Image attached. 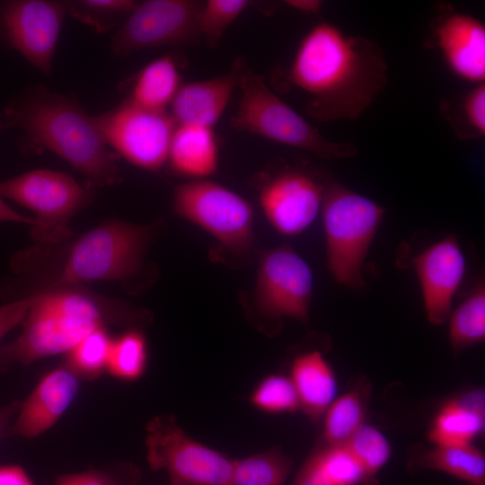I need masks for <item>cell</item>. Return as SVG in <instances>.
<instances>
[{"instance_id":"33","label":"cell","mask_w":485,"mask_h":485,"mask_svg":"<svg viewBox=\"0 0 485 485\" xmlns=\"http://www.w3.org/2000/svg\"><path fill=\"white\" fill-rule=\"evenodd\" d=\"M250 400L257 409L266 412H293L300 408L291 379L278 375L262 379L251 392Z\"/></svg>"},{"instance_id":"5","label":"cell","mask_w":485,"mask_h":485,"mask_svg":"<svg viewBox=\"0 0 485 485\" xmlns=\"http://www.w3.org/2000/svg\"><path fill=\"white\" fill-rule=\"evenodd\" d=\"M240 99L231 126L269 141L312 154L322 159L353 157L357 148L349 142L325 137L315 127L269 88L263 75L244 66Z\"/></svg>"},{"instance_id":"25","label":"cell","mask_w":485,"mask_h":485,"mask_svg":"<svg viewBox=\"0 0 485 485\" xmlns=\"http://www.w3.org/2000/svg\"><path fill=\"white\" fill-rule=\"evenodd\" d=\"M449 339L455 352L485 339V286L480 280L448 317Z\"/></svg>"},{"instance_id":"9","label":"cell","mask_w":485,"mask_h":485,"mask_svg":"<svg viewBox=\"0 0 485 485\" xmlns=\"http://www.w3.org/2000/svg\"><path fill=\"white\" fill-rule=\"evenodd\" d=\"M146 459L163 470L170 485H226L233 460L190 437L172 416H157L146 426Z\"/></svg>"},{"instance_id":"17","label":"cell","mask_w":485,"mask_h":485,"mask_svg":"<svg viewBox=\"0 0 485 485\" xmlns=\"http://www.w3.org/2000/svg\"><path fill=\"white\" fill-rule=\"evenodd\" d=\"M79 378L66 364L46 375L21 402L8 437L32 438L55 425L76 397Z\"/></svg>"},{"instance_id":"41","label":"cell","mask_w":485,"mask_h":485,"mask_svg":"<svg viewBox=\"0 0 485 485\" xmlns=\"http://www.w3.org/2000/svg\"><path fill=\"white\" fill-rule=\"evenodd\" d=\"M284 3L289 8L306 14H318L322 6L320 0H287Z\"/></svg>"},{"instance_id":"8","label":"cell","mask_w":485,"mask_h":485,"mask_svg":"<svg viewBox=\"0 0 485 485\" xmlns=\"http://www.w3.org/2000/svg\"><path fill=\"white\" fill-rule=\"evenodd\" d=\"M175 214L211 234L229 251L242 256L254 245L253 209L238 193L209 180H193L173 190Z\"/></svg>"},{"instance_id":"32","label":"cell","mask_w":485,"mask_h":485,"mask_svg":"<svg viewBox=\"0 0 485 485\" xmlns=\"http://www.w3.org/2000/svg\"><path fill=\"white\" fill-rule=\"evenodd\" d=\"M313 454L331 485H358L363 482V471L345 445H319Z\"/></svg>"},{"instance_id":"19","label":"cell","mask_w":485,"mask_h":485,"mask_svg":"<svg viewBox=\"0 0 485 485\" xmlns=\"http://www.w3.org/2000/svg\"><path fill=\"white\" fill-rule=\"evenodd\" d=\"M167 163L174 172L191 181L213 175L219 163V146L214 128L177 125Z\"/></svg>"},{"instance_id":"21","label":"cell","mask_w":485,"mask_h":485,"mask_svg":"<svg viewBox=\"0 0 485 485\" xmlns=\"http://www.w3.org/2000/svg\"><path fill=\"white\" fill-rule=\"evenodd\" d=\"M483 401L471 394L446 402L434 419L428 437L436 445H470L483 429Z\"/></svg>"},{"instance_id":"1","label":"cell","mask_w":485,"mask_h":485,"mask_svg":"<svg viewBox=\"0 0 485 485\" xmlns=\"http://www.w3.org/2000/svg\"><path fill=\"white\" fill-rule=\"evenodd\" d=\"M387 68L375 41L322 22L302 38L287 77L304 97L309 117L320 122L352 120L384 89Z\"/></svg>"},{"instance_id":"2","label":"cell","mask_w":485,"mask_h":485,"mask_svg":"<svg viewBox=\"0 0 485 485\" xmlns=\"http://www.w3.org/2000/svg\"><path fill=\"white\" fill-rule=\"evenodd\" d=\"M150 321L147 310L78 286H53L35 294L21 334L0 347V371L67 353L87 334L107 324L131 329Z\"/></svg>"},{"instance_id":"37","label":"cell","mask_w":485,"mask_h":485,"mask_svg":"<svg viewBox=\"0 0 485 485\" xmlns=\"http://www.w3.org/2000/svg\"><path fill=\"white\" fill-rule=\"evenodd\" d=\"M292 485H331L320 469L313 452L300 468Z\"/></svg>"},{"instance_id":"4","label":"cell","mask_w":485,"mask_h":485,"mask_svg":"<svg viewBox=\"0 0 485 485\" xmlns=\"http://www.w3.org/2000/svg\"><path fill=\"white\" fill-rule=\"evenodd\" d=\"M321 212L331 274L339 284L361 289L365 260L385 208L337 181L326 179Z\"/></svg>"},{"instance_id":"7","label":"cell","mask_w":485,"mask_h":485,"mask_svg":"<svg viewBox=\"0 0 485 485\" xmlns=\"http://www.w3.org/2000/svg\"><path fill=\"white\" fill-rule=\"evenodd\" d=\"M0 195L31 210L32 239L53 245L69 240L71 217L86 206L92 194L70 175L50 169H36L0 182Z\"/></svg>"},{"instance_id":"6","label":"cell","mask_w":485,"mask_h":485,"mask_svg":"<svg viewBox=\"0 0 485 485\" xmlns=\"http://www.w3.org/2000/svg\"><path fill=\"white\" fill-rule=\"evenodd\" d=\"M157 224L106 221L70 247L54 286H78L99 280H126L137 275Z\"/></svg>"},{"instance_id":"29","label":"cell","mask_w":485,"mask_h":485,"mask_svg":"<svg viewBox=\"0 0 485 485\" xmlns=\"http://www.w3.org/2000/svg\"><path fill=\"white\" fill-rule=\"evenodd\" d=\"M344 445L363 471V485H375V474L391 455V446L386 437L375 428L364 424Z\"/></svg>"},{"instance_id":"22","label":"cell","mask_w":485,"mask_h":485,"mask_svg":"<svg viewBox=\"0 0 485 485\" xmlns=\"http://www.w3.org/2000/svg\"><path fill=\"white\" fill-rule=\"evenodd\" d=\"M181 84L176 60L169 55L163 56L137 74L128 100L147 110L167 111Z\"/></svg>"},{"instance_id":"20","label":"cell","mask_w":485,"mask_h":485,"mask_svg":"<svg viewBox=\"0 0 485 485\" xmlns=\"http://www.w3.org/2000/svg\"><path fill=\"white\" fill-rule=\"evenodd\" d=\"M300 408L313 420L319 419L334 401L337 391L333 371L322 355L313 350L293 362L290 377Z\"/></svg>"},{"instance_id":"14","label":"cell","mask_w":485,"mask_h":485,"mask_svg":"<svg viewBox=\"0 0 485 485\" xmlns=\"http://www.w3.org/2000/svg\"><path fill=\"white\" fill-rule=\"evenodd\" d=\"M325 182L295 168H286L266 181L259 199L273 228L286 236L307 229L321 211Z\"/></svg>"},{"instance_id":"10","label":"cell","mask_w":485,"mask_h":485,"mask_svg":"<svg viewBox=\"0 0 485 485\" xmlns=\"http://www.w3.org/2000/svg\"><path fill=\"white\" fill-rule=\"evenodd\" d=\"M93 119L108 147L130 163L157 172L167 163L177 126L170 112L147 110L127 99Z\"/></svg>"},{"instance_id":"30","label":"cell","mask_w":485,"mask_h":485,"mask_svg":"<svg viewBox=\"0 0 485 485\" xmlns=\"http://www.w3.org/2000/svg\"><path fill=\"white\" fill-rule=\"evenodd\" d=\"M68 13L96 32H106L120 26L137 5L132 0L68 1Z\"/></svg>"},{"instance_id":"42","label":"cell","mask_w":485,"mask_h":485,"mask_svg":"<svg viewBox=\"0 0 485 485\" xmlns=\"http://www.w3.org/2000/svg\"><path fill=\"white\" fill-rule=\"evenodd\" d=\"M6 127H5V123H4V116H3V113L0 112V132L4 129H5Z\"/></svg>"},{"instance_id":"39","label":"cell","mask_w":485,"mask_h":485,"mask_svg":"<svg viewBox=\"0 0 485 485\" xmlns=\"http://www.w3.org/2000/svg\"><path fill=\"white\" fill-rule=\"evenodd\" d=\"M20 401H13L0 407V441L8 437V430L21 406Z\"/></svg>"},{"instance_id":"36","label":"cell","mask_w":485,"mask_h":485,"mask_svg":"<svg viewBox=\"0 0 485 485\" xmlns=\"http://www.w3.org/2000/svg\"><path fill=\"white\" fill-rule=\"evenodd\" d=\"M34 299L35 295L0 306V341L10 331L22 323Z\"/></svg>"},{"instance_id":"11","label":"cell","mask_w":485,"mask_h":485,"mask_svg":"<svg viewBox=\"0 0 485 485\" xmlns=\"http://www.w3.org/2000/svg\"><path fill=\"white\" fill-rule=\"evenodd\" d=\"M204 1L147 0L138 3L111 39L114 54L198 44Z\"/></svg>"},{"instance_id":"18","label":"cell","mask_w":485,"mask_h":485,"mask_svg":"<svg viewBox=\"0 0 485 485\" xmlns=\"http://www.w3.org/2000/svg\"><path fill=\"white\" fill-rule=\"evenodd\" d=\"M245 66L243 58L238 57L223 75L182 83L170 105L176 124L214 128L239 88Z\"/></svg>"},{"instance_id":"12","label":"cell","mask_w":485,"mask_h":485,"mask_svg":"<svg viewBox=\"0 0 485 485\" xmlns=\"http://www.w3.org/2000/svg\"><path fill=\"white\" fill-rule=\"evenodd\" d=\"M313 290L311 268L292 247L282 244L260 251L254 304L262 315L307 323Z\"/></svg>"},{"instance_id":"28","label":"cell","mask_w":485,"mask_h":485,"mask_svg":"<svg viewBox=\"0 0 485 485\" xmlns=\"http://www.w3.org/2000/svg\"><path fill=\"white\" fill-rule=\"evenodd\" d=\"M112 342L106 327L98 328L66 353V365L79 377L96 379L107 370Z\"/></svg>"},{"instance_id":"26","label":"cell","mask_w":485,"mask_h":485,"mask_svg":"<svg viewBox=\"0 0 485 485\" xmlns=\"http://www.w3.org/2000/svg\"><path fill=\"white\" fill-rule=\"evenodd\" d=\"M291 463L278 448H270L234 461L226 485H284Z\"/></svg>"},{"instance_id":"35","label":"cell","mask_w":485,"mask_h":485,"mask_svg":"<svg viewBox=\"0 0 485 485\" xmlns=\"http://www.w3.org/2000/svg\"><path fill=\"white\" fill-rule=\"evenodd\" d=\"M461 117L471 137L485 135V84H475L462 100Z\"/></svg>"},{"instance_id":"27","label":"cell","mask_w":485,"mask_h":485,"mask_svg":"<svg viewBox=\"0 0 485 485\" xmlns=\"http://www.w3.org/2000/svg\"><path fill=\"white\" fill-rule=\"evenodd\" d=\"M147 364V344L138 328L128 329L113 339L107 371L114 377L133 381L140 378Z\"/></svg>"},{"instance_id":"15","label":"cell","mask_w":485,"mask_h":485,"mask_svg":"<svg viewBox=\"0 0 485 485\" xmlns=\"http://www.w3.org/2000/svg\"><path fill=\"white\" fill-rule=\"evenodd\" d=\"M419 278L428 320L435 325L447 322L453 298L466 270V260L454 234L436 242L411 260Z\"/></svg>"},{"instance_id":"23","label":"cell","mask_w":485,"mask_h":485,"mask_svg":"<svg viewBox=\"0 0 485 485\" xmlns=\"http://www.w3.org/2000/svg\"><path fill=\"white\" fill-rule=\"evenodd\" d=\"M370 385L358 384L333 401L325 412L323 439L327 445H341L364 425Z\"/></svg>"},{"instance_id":"3","label":"cell","mask_w":485,"mask_h":485,"mask_svg":"<svg viewBox=\"0 0 485 485\" xmlns=\"http://www.w3.org/2000/svg\"><path fill=\"white\" fill-rule=\"evenodd\" d=\"M2 113L6 128L22 131L23 149L53 152L96 186L119 182V155L75 98L38 86L13 99Z\"/></svg>"},{"instance_id":"31","label":"cell","mask_w":485,"mask_h":485,"mask_svg":"<svg viewBox=\"0 0 485 485\" xmlns=\"http://www.w3.org/2000/svg\"><path fill=\"white\" fill-rule=\"evenodd\" d=\"M253 4L249 0L204 1L198 22L201 40L208 48H217L226 30Z\"/></svg>"},{"instance_id":"38","label":"cell","mask_w":485,"mask_h":485,"mask_svg":"<svg viewBox=\"0 0 485 485\" xmlns=\"http://www.w3.org/2000/svg\"><path fill=\"white\" fill-rule=\"evenodd\" d=\"M0 485H35L28 472L20 465H0Z\"/></svg>"},{"instance_id":"34","label":"cell","mask_w":485,"mask_h":485,"mask_svg":"<svg viewBox=\"0 0 485 485\" xmlns=\"http://www.w3.org/2000/svg\"><path fill=\"white\" fill-rule=\"evenodd\" d=\"M140 472L132 463H123L106 469H92L59 476L54 485H137Z\"/></svg>"},{"instance_id":"40","label":"cell","mask_w":485,"mask_h":485,"mask_svg":"<svg viewBox=\"0 0 485 485\" xmlns=\"http://www.w3.org/2000/svg\"><path fill=\"white\" fill-rule=\"evenodd\" d=\"M0 222L22 223L31 225L33 220L31 217L22 216L13 209L0 195Z\"/></svg>"},{"instance_id":"16","label":"cell","mask_w":485,"mask_h":485,"mask_svg":"<svg viewBox=\"0 0 485 485\" xmlns=\"http://www.w3.org/2000/svg\"><path fill=\"white\" fill-rule=\"evenodd\" d=\"M433 39L446 66L458 77L474 84L485 79V27L477 18L455 11L442 13L433 27Z\"/></svg>"},{"instance_id":"13","label":"cell","mask_w":485,"mask_h":485,"mask_svg":"<svg viewBox=\"0 0 485 485\" xmlns=\"http://www.w3.org/2000/svg\"><path fill=\"white\" fill-rule=\"evenodd\" d=\"M67 1L0 2V42L19 52L46 76L51 75Z\"/></svg>"},{"instance_id":"24","label":"cell","mask_w":485,"mask_h":485,"mask_svg":"<svg viewBox=\"0 0 485 485\" xmlns=\"http://www.w3.org/2000/svg\"><path fill=\"white\" fill-rule=\"evenodd\" d=\"M417 465L445 472L472 485L485 484L484 454L471 444L436 445L418 457Z\"/></svg>"}]
</instances>
